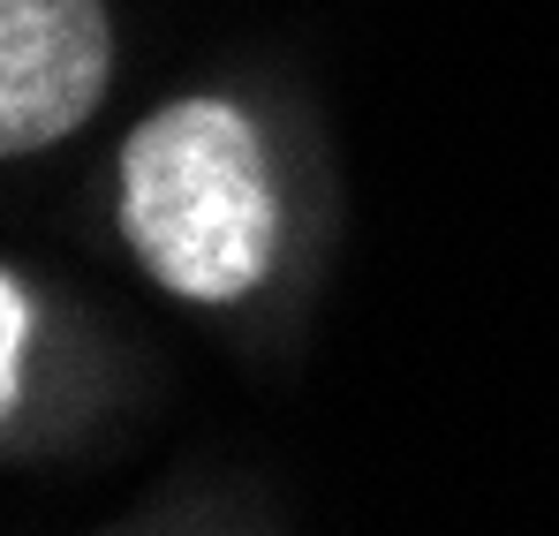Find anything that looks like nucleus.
I'll use <instances>...</instances> for the list:
<instances>
[{"mask_svg":"<svg viewBox=\"0 0 559 536\" xmlns=\"http://www.w3.org/2000/svg\"><path fill=\"white\" fill-rule=\"evenodd\" d=\"M121 227L159 287L189 302L250 295L280 250V189L242 106L175 98L121 144Z\"/></svg>","mask_w":559,"mask_h":536,"instance_id":"1","label":"nucleus"},{"mask_svg":"<svg viewBox=\"0 0 559 536\" xmlns=\"http://www.w3.org/2000/svg\"><path fill=\"white\" fill-rule=\"evenodd\" d=\"M106 76V0H0V152H38L84 129Z\"/></svg>","mask_w":559,"mask_h":536,"instance_id":"2","label":"nucleus"},{"mask_svg":"<svg viewBox=\"0 0 559 536\" xmlns=\"http://www.w3.org/2000/svg\"><path fill=\"white\" fill-rule=\"evenodd\" d=\"M0 401L15 408L23 393V348H31V302H23V279H0Z\"/></svg>","mask_w":559,"mask_h":536,"instance_id":"3","label":"nucleus"}]
</instances>
